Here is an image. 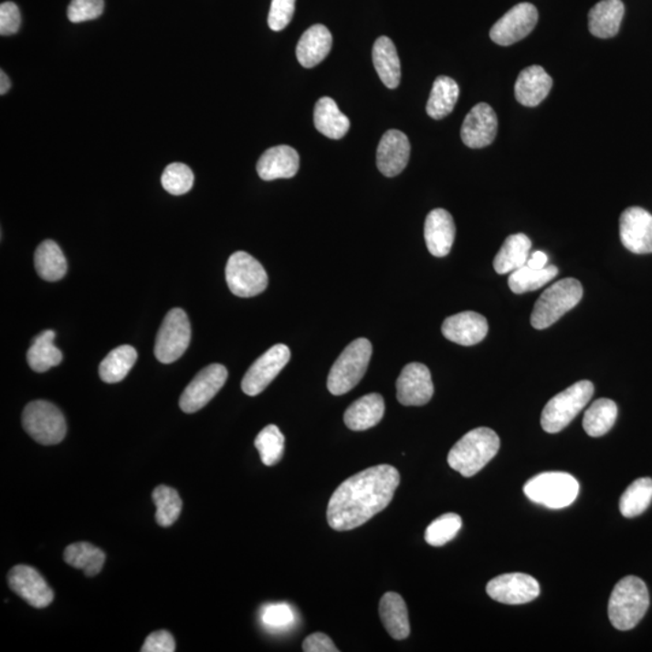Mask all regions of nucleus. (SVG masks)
I'll use <instances>...</instances> for the list:
<instances>
[{
	"label": "nucleus",
	"mask_w": 652,
	"mask_h": 652,
	"mask_svg": "<svg viewBox=\"0 0 652 652\" xmlns=\"http://www.w3.org/2000/svg\"><path fill=\"white\" fill-rule=\"evenodd\" d=\"M65 561L70 567L84 571L88 576H96L102 571L106 553L89 542H75L67 547Z\"/></svg>",
	"instance_id": "obj_35"
},
{
	"label": "nucleus",
	"mask_w": 652,
	"mask_h": 652,
	"mask_svg": "<svg viewBox=\"0 0 652 652\" xmlns=\"http://www.w3.org/2000/svg\"><path fill=\"white\" fill-rule=\"evenodd\" d=\"M305 652H339L335 644L324 633H313L302 644Z\"/></svg>",
	"instance_id": "obj_48"
},
{
	"label": "nucleus",
	"mask_w": 652,
	"mask_h": 652,
	"mask_svg": "<svg viewBox=\"0 0 652 652\" xmlns=\"http://www.w3.org/2000/svg\"><path fill=\"white\" fill-rule=\"evenodd\" d=\"M651 501L652 479L649 478L636 479L622 494L620 500L622 516L633 519V517L642 515L650 507Z\"/></svg>",
	"instance_id": "obj_38"
},
{
	"label": "nucleus",
	"mask_w": 652,
	"mask_h": 652,
	"mask_svg": "<svg viewBox=\"0 0 652 652\" xmlns=\"http://www.w3.org/2000/svg\"><path fill=\"white\" fill-rule=\"evenodd\" d=\"M551 89H552V78L542 67H528L520 73L516 80L517 102L524 107H537L549 96Z\"/></svg>",
	"instance_id": "obj_23"
},
{
	"label": "nucleus",
	"mask_w": 652,
	"mask_h": 652,
	"mask_svg": "<svg viewBox=\"0 0 652 652\" xmlns=\"http://www.w3.org/2000/svg\"><path fill=\"white\" fill-rule=\"evenodd\" d=\"M446 339L460 346H474L485 340L489 332V323L481 314L462 312L448 317L441 328Z\"/></svg>",
	"instance_id": "obj_20"
},
{
	"label": "nucleus",
	"mask_w": 652,
	"mask_h": 652,
	"mask_svg": "<svg viewBox=\"0 0 652 652\" xmlns=\"http://www.w3.org/2000/svg\"><path fill=\"white\" fill-rule=\"evenodd\" d=\"M373 355V344L358 339L348 344L333 363L328 377V389L333 395H343L357 387L365 374Z\"/></svg>",
	"instance_id": "obj_6"
},
{
	"label": "nucleus",
	"mask_w": 652,
	"mask_h": 652,
	"mask_svg": "<svg viewBox=\"0 0 652 652\" xmlns=\"http://www.w3.org/2000/svg\"><path fill=\"white\" fill-rule=\"evenodd\" d=\"M55 336V331L47 330L33 340L27 352V362L36 373H47L63 361L62 352L54 344Z\"/></svg>",
	"instance_id": "obj_33"
},
{
	"label": "nucleus",
	"mask_w": 652,
	"mask_h": 652,
	"mask_svg": "<svg viewBox=\"0 0 652 652\" xmlns=\"http://www.w3.org/2000/svg\"><path fill=\"white\" fill-rule=\"evenodd\" d=\"M578 479L568 472L551 471L534 476L523 487L528 500L549 509H564L579 496Z\"/></svg>",
	"instance_id": "obj_5"
},
{
	"label": "nucleus",
	"mask_w": 652,
	"mask_h": 652,
	"mask_svg": "<svg viewBox=\"0 0 652 652\" xmlns=\"http://www.w3.org/2000/svg\"><path fill=\"white\" fill-rule=\"evenodd\" d=\"M385 405L384 396L371 393L354 401L344 412V425L354 432H363L376 426L384 418Z\"/></svg>",
	"instance_id": "obj_25"
},
{
	"label": "nucleus",
	"mask_w": 652,
	"mask_h": 652,
	"mask_svg": "<svg viewBox=\"0 0 652 652\" xmlns=\"http://www.w3.org/2000/svg\"><path fill=\"white\" fill-rule=\"evenodd\" d=\"M194 181L195 177L191 168L181 163H171L170 166H167L163 172V179H161L163 189L174 196L189 193L193 189Z\"/></svg>",
	"instance_id": "obj_42"
},
{
	"label": "nucleus",
	"mask_w": 652,
	"mask_h": 652,
	"mask_svg": "<svg viewBox=\"0 0 652 652\" xmlns=\"http://www.w3.org/2000/svg\"><path fill=\"white\" fill-rule=\"evenodd\" d=\"M399 483V471L388 464L352 476L330 498L326 510L329 526L337 531L363 526L391 504Z\"/></svg>",
	"instance_id": "obj_1"
},
{
	"label": "nucleus",
	"mask_w": 652,
	"mask_h": 652,
	"mask_svg": "<svg viewBox=\"0 0 652 652\" xmlns=\"http://www.w3.org/2000/svg\"><path fill=\"white\" fill-rule=\"evenodd\" d=\"M7 581L15 594L37 609L47 608L54 601V591L35 568L16 565L11 569Z\"/></svg>",
	"instance_id": "obj_16"
},
{
	"label": "nucleus",
	"mask_w": 652,
	"mask_h": 652,
	"mask_svg": "<svg viewBox=\"0 0 652 652\" xmlns=\"http://www.w3.org/2000/svg\"><path fill=\"white\" fill-rule=\"evenodd\" d=\"M547 260H549L547 255L538 250V252L531 253L526 265L531 268L541 269L546 268Z\"/></svg>",
	"instance_id": "obj_49"
},
{
	"label": "nucleus",
	"mask_w": 652,
	"mask_h": 652,
	"mask_svg": "<svg viewBox=\"0 0 652 652\" xmlns=\"http://www.w3.org/2000/svg\"><path fill=\"white\" fill-rule=\"evenodd\" d=\"M531 249V241L524 234L509 236L494 258L493 266L500 275L516 271L527 264Z\"/></svg>",
	"instance_id": "obj_30"
},
{
	"label": "nucleus",
	"mask_w": 652,
	"mask_h": 652,
	"mask_svg": "<svg viewBox=\"0 0 652 652\" xmlns=\"http://www.w3.org/2000/svg\"><path fill=\"white\" fill-rule=\"evenodd\" d=\"M138 358L137 351L129 344L112 350L100 365V380L106 384H118L132 370Z\"/></svg>",
	"instance_id": "obj_34"
},
{
	"label": "nucleus",
	"mask_w": 652,
	"mask_h": 652,
	"mask_svg": "<svg viewBox=\"0 0 652 652\" xmlns=\"http://www.w3.org/2000/svg\"><path fill=\"white\" fill-rule=\"evenodd\" d=\"M22 426L33 440L45 446L59 444L67 434V423L61 410L44 400L32 401L25 407Z\"/></svg>",
	"instance_id": "obj_8"
},
{
	"label": "nucleus",
	"mask_w": 652,
	"mask_h": 652,
	"mask_svg": "<svg viewBox=\"0 0 652 652\" xmlns=\"http://www.w3.org/2000/svg\"><path fill=\"white\" fill-rule=\"evenodd\" d=\"M459 99V86L449 77L436 78L434 81L432 92L428 103H426V112L434 120H441L451 114Z\"/></svg>",
	"instance_id": "obj_32"
},
{
	"label": "nucleus",
	"mask_w": 652,
	"mask_h": 652,
	"mask_svg": "<svg viewBox=\"0 0 652 652\" xmlns=\"http://www.w3.org/2000/svg\"><path fill=\"white\" fill-rule=\"evenodd\" d=\"M557 275L556 266H546V268L537 269L524 265L511 272L509 277V287L515 294H526V292L538 290L539 288L546 286Z\"/></svg>",
	"instance_id": "obj_37"
},
{
	"label": "nucleus",
	"mask_w": 652,
	"mask_h": 652,
	"mask_svg": "<svg viewBox=\"0 0 652 652\" xmlns=\"http://www.w3.org/2000/svg\"><path fill=\"white\" fill-rule=\"evenodd\" d=\"M284 446H286V438L275 425L266 426L255 438V447L260 453L262 463L268 467L275 466L282 459Z\"/></svg>",
	"instance_id": "obj_40"
},
{
	"label": "nucleus",
	"mask_w": 652,
	"mask_h": 652,
	"mask_svg": "<svg viewBox=\"0 0 652 652\" xmlns=\"http://www.w3.org/2000/svg\"><path fill=\"white\" fill-rule=\"evenodd\" d=\"M156 505V522L161 527H170L181 516L183 503L179 493L172 487L161 485L152 492Z\"/></svg>",
	"instance_id": "obj_39"
},
{
	"label": "nucleus",
	"mask_w": 652,
	"mask_h": 652,
	"mask_svg": "<svg viewBox=\"0 0 652 652\" xmlns=\"http://www.w3.org/2000/svg\"><path fill=\"white\" fill-rule=\"evenodd\" d=\"M583 286L578 279L558 280L547 288L535 303L531 323L533 328L543 330L556 323L565 313L574 309L583 299Z\"/></svg>",
	"instance_id": "obj_4"
},
{
	"label": "nucleus",
	"mask_w": 652,
	"mask_h": 652,
	"mask_svg": "<svg viewBox=\"0 0 652 652\" xmlns=\"http://www.w3.org/2000/svg\"><path fill=\"white\" fill-rule=\"evenodd\" d=\"M290 357V350L286 344H275L269 348L247 371L242 380V391L249 396L260 394L287 366Z\"/></svg>",
	"instance_id": "obj_11"
},
{
	"label": "nucleus",
	"mask_w": 652,
	"mask_h": 652,
	"mask_svg": "<svg viewBox=\"0 0 652 652\" xmlns=\"http://www.w3.org/2000/svg\"><path fill=\"white\" fill-rule=\"evenodd\" d=\"M462 526V517L453 512L445 513L426 528V542L435 547L444 546L457 537Z\"/></svg>",
	"instance_id": "obj_41"
},
{
	"label": "nucleus",
	"mask_w": 652,
	"mask_h": 652,
	"mask_svg": "<svg viewBox=\"0 0 652 652\" xmlns=\"http://www.w3.org/2000/svg\"><path fill=\"white\" fill-rule=\"evenodd\" d=\"M35 266L40 279L47 282H58L66 276L67 260L58 243L47 239L37 247L35 254Z\"/></svg>",
	"instance_id": "obj_31"
},
{
	"label": "nucleus",
	"mask_w": 652,
	"mask_h": 652,
	"mask_svg": "<svg viewBox=\"0 0 652 652\" xmlns=\"http://www.w3.org/2000/svg\"><path fill=\"white\" fill-rule=\"evenodd\" d=\"M625 5L622 0H602L588 14V28L592 35L601 39L615 37L620 31Z\"/></svg>",
	"instance_id": "obj_26"
},
{
	"label": "nucleus",
	"mask_w": 652,
	"mask_h": 652,
	"mask_svg": "<svg viewBox=\"0 0 652 652\" xmlns=\"http://www.w3.org/2000/svg\"><path fill=\"white\" fill-rule=\"evenodd\" d=\"M373 61L378 77L388 89L398 88L401 80V66L398 51L388 37H380L373 44Z\"/></svg>",
	"instance_id": "obj_28"
},
{
	"label": "nucleus",
	"mask_w": 652,
	"mask_h": 652,
	"mask_svg": "<svg viewBox=\"0 0 652 652\" xmlns=\"http://www.w3.org/2000/svg\"><path fill=\"white\" fill-rule=\"evenodd\" d=\"M594 385L590 381L576 382L546 404L542 415V426L546 433L562 432L571 425L591 400Z\"/></svg>",
	"instance_id": "obj_7"
},
{
	"label": "nucleus",
	"mask_w": 652,
	"mask_h": 652,
	"mask_svg": "<svg viewBox=\"0 0 652 652\" xmlns=\"http://www.w3.org/2000/svg\"><path fill=\"white\" fill-rule=\"evenodd\" d=\"M487 594L503 605H526L541 594V584L533 576L510 573L490 580L487 584Z\"/></svg>",
	"instance_id": "obj_14"
},
{
	"label": "nucleus",
	"mask_w": 652,
	"mask_h": 652,
	"mask_svg": "<svg viewBox=\"0 0 652 652\" xmlns=\"http://www.w3.org/2000/svg\"><path fill=\"white\" fill-rule=\"evenodd\" d=\"M261 620L268 628L284 629L294 624L295 614L289 605L279 603L265 606L262 609Z\"/></svg>",
	"instance_id": "obj_44"
},
{
	"label": "nucleus",
	"mask_w": 652,
	"mask_h": 652,
	"mask_svg": "<svg viewBox=\"0 0 652 652\" xmlns=\"http://www.w3.org/2000/svg\"><path fill=\"white\" fill-rule=\"evenodd\" d=\"M538 18V10L533 4H517L490 29V39L501 47H510L531 35Z\"/></svg>",
	"instance_id": "obj_13"
},
{
	"label": "nucleus",
	"mask_w": 652,
	"mask_h": 652,
	"mask_svg": "<svg viewBox=\"0 0 652 652\" xmlns=\"http://www.w3.org/2000/svg\"><path fill=\"white\" fill-rule=\"evenodd\" d=\"M617 419V405L610 399H598L584 415V429L590 436L599 437L610 432Z\"/></svg>",
	"instance_id": "obj_36"
},
{
	"label": "nucleus",
	"mask_w": 652,
	"mask_h": 652,
	"mask_svg": "<svg viewBox=\"0 0 652 652\" xmlns=\"http://www.w3.org/2000/svg\"><path fill=\"white\" fill-rule=\"evenodd\" d=\"M104 0H72L68 6V18L73 24L96 20L103 14Z\"/></svg>",
	"instance_id": "obj_43"
},
{
	"label": "nucleus",
	"mask_w": 652,
	"mask_h": 652,
	"mask_svg": "<svg viewBox=\"0 0 652 652\" xmlns=\"http://www.w3.org/2000/svg\"><path fill=\"white\" fill-rule=\"evenodd\" d=\"M175 651V640L174 636L167 631H157L152 633L145 639L142 652H174Z\"/></svg>",
	"instance_id": "obj_47"
},
{
	"label": "nucleus",
	"mask_w": 652,
	"mask_h": 652,
	"mask_svg": "<svg viewBox=\"0 0 652 652\" xmlns=\"http://www.w3.org/2000/svg\"><path fill=\"white\" fill-rule=\"evenodd\" d=\"M228 373L221 363H212L201 370L183 392L179 405L185 414H195L209 403L223 388Z\"/></svg>",
	"instance_id": "obj_12"
},
{
	"label": "nucleus",
	"mask_w": 652,
	"mask_h": 652,
	"mask_svg": "<svg viewBox=\"0 0 652 652\" xmlns=\"http://www.w3.org/2000/svg\"><path fill=\"white\" fill-rule=\"evenodd\" d=\"M225 273L228 288L238 298H253L268 288V277L264 266L248 253L232 254Z\"/></svg>",
	"instance_id": "obj_9"
},
{
	"label": "nucleus",
	"mask_w": 652,
	"mask_h": 652,
	"mask_svg": "<svg viewBox=\"0 0 652 652\" xmlns=\"http://www.w3.org/2000/svg\"><path fill=\"white\" fill-rule=\"evenodd\" d=\"M296 0H272L268 14V26L279 32L288 27L295 14Z\"/></svg>",
	"instance_id": "obj_45"
},
{
	"label": "nucleus",
	"mask_w": 652,
	"mask_h": 652,
	"mask_svg": "<svg viewBox=\"0 0 652 652\" xmlns=\"http://www.w3.org/2000/svg\"><path fill=\"white\" fill-rule=\"evenodd\" d=\"M455 237L456 225L452 216L442 208L430 212L425 225V238L430 254L436 258L446 257L451 252Z\"/></svg>",
	"instance_id": "obj_22"
},
{
	"label": "nucleus",
	"mask_w": 652,
	"mask_h": 652,
	"mask_svg": "<svg viewBox=\"0 0 652 652\" xmlns=\"http://www.w3.org/2000/svg\"><path fill=\"white\" fill-rule=\"evenodd\" d=\"M432 373L425 363H411L401 371L396 381V396L404 406H423L432 400Z\"/></svg>",
	"instance_id": "obj_15"
},
{
	"label": "nucleus",
	"mask_w": 652,
	"mask_h": 652,
	"mask_svg": "<svg viewBox=\"0 0 652 652\" xmlns=\"http://www.w3.org/2000/svg\"><path fill=\"white\" fill-rule=\"evenodd\" d=\"M299 168V153L288 145L273 146L266 150L257 164L258 177L266 182L295 177Z\"/></svg>",
	"instance_id": "obj_21"
},
{
	"label": "nucleus",
	"mask_w": 652,
	"mask_h": 652,
	"mask_svg": "<svg viewBox=\"0 0 652 652\" xmlns=\"http://www.w3.org/2000/svg\"><path fill=\"white\" fill-rule=\"evenodd\" d=\"M410 155L411 144L406 134L398 130H389L378 144V170L385 177H395L406 168Z\"/></svg>",
	"instance_id": "obj_19"
},
{
	"label": "nucleus",
	"mask_w": 652,
	"mask_h": 652,
	"mask_svg": "<svg viewBox=\"0 0 652 652\" xmlns=\"http://www.w3.org/2000/svg\"><path fill=\"white\" fill-rule=\"evenodd\" d=\"M622 245L635 254L652 253V216L646 209L631 207L620 217Z\"/></svg>",
	"instance_id": "obj_17"
},
{
	"label": "nucleus",
	"mask_w": 652,
	"mask_h": 652,
	"mask_svg": "<svg viewBox=\"0 0 652 652\" xmlns=\"http://www.w3.org/2000/svg\"><path fill=\"white\" fill-rule=\"evenodd\" d=\"M498 132L496 111L487 103L476 104L464 120L460 136L471 149L486 148L493 143Z\"/></svg>",
	"instance_id": "obj_18"
},
{
	"label": "nucleus",
	"mask_w": 652,
	"mask_h": 652,
	"mask_svg": "<svg viewBox=\"0 0 652 652\" xmlns=\"http://www.w3.org/2000/svg\"><path fill=\"white\" fill-rule=\"evenodd\" d=\"M650 605L646 583L636 576H626L618 581L610 595V622L618 631H629L646 616Z\"/></svg>",
	"instance_id": "obj_3"
},
{
	"label": "nucleus",
	"mask_w": 652,
	"mask_h": 652,
	"mask_svg": "<svg viewBox=\"0 0 652 652\" xmlns=\"http://www.w3.org/2000/svg\"><path fill=\"white\" fill-rule=\"evenodd\" d=\"M500 438L494 430L476 428L464 435L448 453L447 462L453 470L464 478L481 471L496 457Z\"/></svg>",
	"instance_id": "obj_2"
},
{
	"label": "nucleus",
	"mask_w": 652,
	"mask_h": 652,
	"mask_svg": "<svg viewBox=\"0 0 652 652\" xmlns=\"http://www.w3.org/2000/svg\"><path fill=\"white\" fill-rule=\"evenodd\" d=\"M380 616L382 624L393 639L403 640L410 636L411 627L407 606L400 594L395 592H387L382 597Z\"/></svg>",
	"instance_id": "obj_27"
},
{
	"label": "nucleus",
	"mask_w": 652,
	"mask_h": 652,
	"mask_svg": "<svg viewBox=\"0 0 652 652\" xmlns=\"http://www.w3.org/2000/svg\"><path fill=\"white\" fill-rule=\"evenodd\" d=\"M191 326L185 310L174 309L164 317L157 332L155 357L163 363L177 362L189 348Z\"/></svg>",
	"instance_id": "obj_10"
},
{
	"label": "nucleus",
	"mask_w": 652,
	"mask_h": 652,
	"mask_svg": "<svg viewBox=\"0 0 652 652\" xmlns=\"http://www.w3.org/2000/svg\"><path fill=\"white\" fill-rule=\"evenodd\" d=\"M21 27L20 9L15 3L6 2L0 5V35L13 36Z\"/></svg>",
	"instance_id": "obj_46"
},
{
	"label": "nucleus",
	"mask_w": 652,
	"mask_h": 652,
	"mask_svg": "<svg viewBox=\"0 0 652 652\" xmlns=\"http://www.w3.org/2000/svg\"><path fill=\"white\" fill-rule=\"evenodd\" d=\"M332 47V36L323 25H314L300 37L296 56L305 68L323 62Z\"/></svg>",
	"instance_id": "obj_24"
},
{
	"label": "nucleus",
	"mask_w": 652,
	"mask_h": 652,
	"mask_svg": "<svg viewBox=\"0 0 652 652\" xmlns=\"http://www.w3.org/2000/svg\"><path fill=\"white\" fill-rule=\"evenodd\" d=\"M314 126L330 140H341L350 131V119L340 110L335 100L323 97L314 107Z\"/></svg>",
	"instance_id": "obj_29"
},
{
	"label": "nucleus",
	"mask_w": 652,
	"mask_h": 652,
	"mask_svg": "<svg viewBox=\"0 0 652 652\" xmlns=\"http://www.w3.org/2000/svg\"><path fill=\"white\" fill-rule=\"evenodd\" d=\"M11 88V81L5 73L0 72V95H5Z\"/></svg>",
	"instance_id": "obj_50"
}]
</instances>
